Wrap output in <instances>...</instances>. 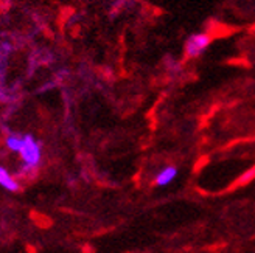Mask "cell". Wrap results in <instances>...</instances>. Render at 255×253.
<instances>
[{
    "label": "cell",
    "instance_id": "1",
    "mask_svg": "<svg viewBox=\"0 0 255 253\" xmlns=\"http://www.w3.org/2000/svg\"><path fill=\"white\" fill-rule=\"evenodd\" d=\"M209 44H210L209 34H206V33H195V34H191L188 39L185 41L184 52H185L187 58H198V56H201L204 52H206Z\"/></svg>",
    "mask_w": 255,
    "mask_h": 253
},
{
    "label": "cell",
    "instance_id": "2",
    "mask_svg": "<svg viewBox=\"0 0 255 253\" xmlns=\"http://www.w3.org/2000/svg\"><path fill=\"white\" fill-rule=\"evenodd\" d=\"M19 153H20L23 162L27 163L28 167H36L41 159V145L37 143L31 135H25L23 145Z\"/></svg>",
    "mask_w": 255,
    "mask_h": 253
},
{
    "label": "cell",
    "instance_id": "3",
    "mask_svg": "<svg viewBox=\"0 0 255 253\" xmlns=\"http://www.w3.org/2000/svg\"><path fill=\"white\" fill-rule=\"evenodd\" d=\"M177 175V169L174 167H167L163 168L157 175H156V185L159 186H165V185H170Z\"/></svg>",
    "mask_w": 255,
    "mask_h": 253
},
{
    "label": "cell",
    "instance_id": "4",
    "mask_svg": "<svg viewBox=\"0 0 255 253\" xmlns=\"http://www.w3.org/2000/svg\"><path fill=\"white\" fill-rule=\"evenodd\" d=\"M0 185H2L3 188H6L8 191H17L19 189L17 182L12 179V177L8 174V171L2 167H0Z\"/></svg>",
    "mask_w": 255,
    "mask_h": 253
},
{
    "label": "cell",
    "instance_id": "5",
    "mask_svg": "<svg viewBox=\"0 0 255 253\" xmlns=\"http://www.w3.org/2000/svg\"><path fill=\"white\" fill-rule=\"evenodd\" d=\"M6 145L9 149L12 151H20L22 145H23V137H19V135H9L8 140H6Z\"/></svg>",
    "mask_w": 255,
    "mask_h": 253
},
{
    "label": "cell",
    "instance_id": "6",
    "mask_svg": "<svg viewBox=\"0 0 255 253\" xmlns=\"http://www.w3.org/2000/svg\"><path fill=\"white\" fill-rule=\"evenodd\" d=\"M252 177H255V169H251V171H248V174H245V175H241V180H240V183H248Z\"/></svg>",
    "mask_w": 255,
    "mask_h": 253
}]
</instances>
